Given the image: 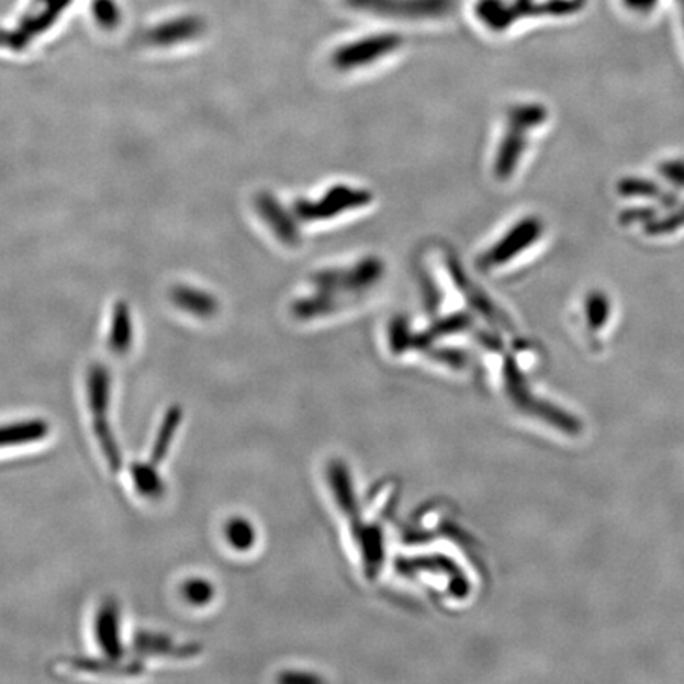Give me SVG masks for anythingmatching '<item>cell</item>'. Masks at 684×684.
Segmentation results:
<instances>
[{
  "instance_id": "cell-1",
  "label": "cell",
  "mask_w": 684,
  "mask_h": 684,
  "mask_svg": "<svg viewBox=\"0 0 684 684\" xmlns=\"http://www.w3.org/2000/svg\"><path fill=\"white\" fill-rule=\"evenodd\" d=\"M508 389H511L512 396H514L522 410L537 415V417L542 418L550 425L557 426V428L562 429L568 435L575 436L582 431V424L575 417L565 414L564 411L557 410L551 404L543 403V401L528 395L522 375L518 374L514 367L508 368Z\"/></svg>"
},
{
  "instance_id": "cell-2",
  "label": "cell",
  "mask_w": 684,
  "mask_h": 684,
  "mask_svg": "<svg viewBox=\"0 0 684 684\" xmlns=\"http://www.w3.org/2000/svg\"><path fill=\"white\" fill-rule=\"evenodd\" d=\"M400 45L401 38L397 35L368 38V41L352 43L338 49V53L333 56V63L339 69H354V67L365 66V63H371L395 52Z\"/></svg>"
},
{
  "instance_id": "cell-3",
  "label": "cell",
  "mask_w": 684,
  "mask_h": 684,
  "mask_svg": "<svg viewBox=\"0 0 684 684\" xmlns=\"http://www.w3.org/2000/svg\"><path fill=\"white\" fill-rule=\"evenodd\" d=\"M96 639L103 657L124 658L123 640H121V612L114 601H106L97 612Z\"/></svg>"
},
{
  "instance_id": "cell-4",
  "label": "cell",
  "mask_w": 684,
  "mask_h": 684,
  "mask_svg": "<svg viewBox=\"0 0 684 684\" xmlns=\"http://www.w3.org/2000/svg\"><path fill=\"white\" fill-rule=\"evenodd\" d=\"M70 664L78 671L109 676H135L145 671L139 661H124L123 659L71 658Z\"/></svg>"
},
{
  "instance_id": "cell-5",
  "label": "cell",
  "mask_w": 684,
  "mask_h": 684,
  "mask_svg": "<svg viewBox=\"0 0 684 684\" xmlns=\"http://www.w3.org/2000/svg\"><path fill=\"white\" fill-rule=\"evenodd\" d=\"M48 435V422L42 421V418H38V421L0 425V449L26 446V444L45 439Z\"/></svg>"
},
{
  "instance_id": "cell-6",
  "label": "cell",
  "mask_w": 684,
  "mask_h": 684,
  "mask_svg": "<svg viewBox=\"0 0 684 684\" xmlns=\"http://www.w3.org/2000/svg\"><path fill=\"white\" fill-rule=\"evenodd\" d=\"M132 650L137 654L138 659L148 657H186L192 653V648L177 647L173 640L160 633L142 632L135 633Z\"/></svg>"
},
{
  "instance_id": "cell-7",
  "label": "cell",
  "mask_w": 684,
  "mask_h": 684,
  "mask_svg": "<svg viewBox=\"0 0 684 684\" xmlns=\"http://www.w3.org/2000/svg\"><path fill=\"white\" fill-rule=\"evenodd\" d=\"M368 199L367 193L354 192L350 189H336L335 192L328 193L321 205L306 208L302 206V214L307 220H322V217H329L328 214L338 213V211L347 210V208L357 206L358 203H363Z\"/></svg>"
},
{
  "instance_id": "cell-8",
  "label": "cell",
  "mask_w": 684,
  "mask_h": 684,
  "mask_svg": "<svg viewBox=\"0 0 684 684\" xmlns=\"http://www.w3.org/2000/svg\"><path fill=\"white\" fill-rule=\"evenodd\" d=\"M88 400L94 417H106L111 400V375L102 365H96L89 371Z\"/></svg>"
},
{
  "instance_id": "cell-9",
  "label": "cell",
  "mask_w": 684,
  "mask_h": 684,
  "mask_svg": "<svg viewBox=\"0 0 684 684\" xmlns=\"http://www.w3.org/2000/svg\"><path fill=\"white\" fill-rule=\"evenodd\" d=\"M131 475L135 490L142 496L149 497V500L162 497L165 492L164 480L156 471V464L153 461L152 463H139V461L132 463Z\"/></svg>"
},
{
  "instance_id": "cell-10",
  "label": "cell",
  "mask_w": 684,
  "mask_h": 684,
  "mask_svg": "<svg viewBox=\"0 0 684 684\" xmlns=\"http://www.w3.org/2000/svg\"><path fill=\"white\" fill-rule=\"evenodd\" d=\"M92 426H94L96 438L99 440L100 449H102L111 472H120V469L123 468V453H121L116 436H114L109 421L106 417H94Z\"/></svg>"
},
{
  "instance_id": "cell-11",
  "label": "cell",
  "mask_w": 684,
  "mask_h": 684,
  "mask_svg": "<svg viewBox=\"0 0 684 684\" xmlns=\"http://www.w3.org/2000/svg\"><path fill=\"white\" fill-rule=\"evenodd\" d=\"M537 228H539V225L534 224V222L532 224L529 222V224H523L522 227L515 228L508 235V238L504 239V243H501L496 249L492 250V254L486 256V260L490 263H500V261L511 259V257L515 256V250L528 245L529 239L536 236Z\"/></svg>"
},
{
  "instance_id": "cell-12",
  "label": "cell",
  "mask_w": 684,
  "mask_h": 684,
  "mask_svg": "<svg viewBox=\"0 0 684 684\" xmlns=\"http://www.w3.org/2000/svg\"><path fill=\"white\" fill-rule=\"evenodd\" d=\"M179 424H181V410H179V407H171V410L167 412V415H165L159 435H157L156 442H154L152 452V461L154 464L162 463L165 457H167L168 449H170L171 440H173L175 431H177Z\"/></svg>"
},
{
  "instance_id": "cell-13",
  "label": "cell",
  "mask_w": 684,
  "mask_h": 684,
  "mask_svg": "<svg viewBox=\"0 0 684 684\" xmlns=\"http://www.w3.org/2000/svg\"><path fill=\"white\" fill-rule=\"evenodd\" d=\"M132 343V327L128 315L125 311H120L114 317L113 329H111V349L117 354H124L128 350Z\"/></svg>"
},
{
  "instance_id": "cell-14",
  "label": "cell",
  "mask_w": 684,
  "mask_h": 684,
  "mask_svg": "<svg viewBox=\"0 0 684 684\" xmlns=\"http://www.w3.org/2000/svg\"><path fill=\"white\" fill-rule=\"evenodd\" d=\"M182 596L192 605H205L213 599V586L203 579H191L182 586Z\"/></svg>"
},
{
  "instance_id": "cell-15",
  "label": "cell",
  "mask_w": 684,
  "mask_h": 684,
  "mask_svg": "<svg viewBox=\"0 0 684 684\" xmlns=\"http://www.w3.org/2000/svg\"><path fill=\"white\" fill-rule=\"evenodd\" d=\"M179 302H181L182 306L188 307L189 311H193V313L206 314L213 310V304L208 302L206 296L197 295V293H181Z\"/></svg>"
},
{
  "instance_id": "cell-16",
  "label": "cell",
  "mask_w": 684,
  "mask_h": 684,
  "mask_svg": "<svg viewBox=\"0 0 684 684\" xmlns=\"http://www.w3.org/2000/svg\"><path fill=\"white\" fill-rule=\"evenodd\" d=\"M629 10L636 13H648L658 5L659 0H623Z\"/></svg>"
},
{
  "instance_id": "cell-17",
  "label": "cell",
  "mask_w": 684,
  "mask_h": 684,
  "mask_svg": "<svg viewBox=\"0 0 684 684\" xmlns=\"http://www.w3.org/2000/svg\"><path fill=\"white\" fill-rule=\"evenodd\" d=\"M679 2L680 12H682L683 24H684V0H676Z\"/></svg>"
}]
</instances>
